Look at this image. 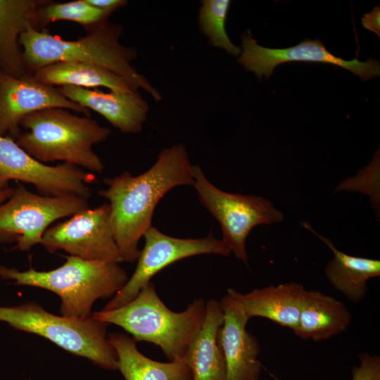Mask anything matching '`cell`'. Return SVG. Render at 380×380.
Here are the masks:
<instances>
[{
  "mask_svg": "<svg viewBox=\"0 0 380 380\" xmlns=\"http://www.w3.org/2000/svg\"><path fill=\"white\" fill-rule=\"evenodd\" d=\"M108 18L103 11L91 6L85 0L64 3L47 1L37 11L39 30L50 23L59 20L73 21L88 28Z\"/></svg>",
  "mask_w": 380,
  "mask_h": 380,
  "instance_id": "603a6c76",
  "label": "cell"
},
{
  "mask_svg": "<svg viewBox=\"0 0 380 380\" xmlns=\"http://www.w3.org/2000/svg\"><path fill=\"white\" fill-rule=\"evenodd\" d=\"M223 322L221 303L208 300L201 328L184 357L191 370L192 380H225V362L217 341Z\"/></svg>",
  "mask_w": 380,
  "mask_h": 380,
  "instance_id": "ac0fdd59",
  "label": "cell"
},
{
  "mask_svg": "<svg viewBox=\"0 0 380 380\" xmlns=\"http://www.w3.org/2000/svg\"><path fill=\"white\" fill-rule=\"evenodd\" d=\"M194 185L201 204L220 224L222 239L235 256L248 265L246 241L256 226L283 220L282 212L267 199L227 193L213 185L198 165H193Z\"/></svg>",
  "mask_w": 380,
  "mask_h": 380,
  "instance_id": "52a82bcc",
  "label": "cell"
},
{
  "mask_svg": "<svg viewBox=\"0 0 380 380\" xmlns=\"http://www.w3.org/2000/svg\"><path fill=\"white\" fill-rule=\"evenodd\" d=\"M13 189L7 188L4 190L0 191V205L6 201L12 194Z\"/></svg>",
  "mask_w": 380,
  "mask_h": 380,
  "instance_id": "83f0119b",
  "label": "cell"
},
{
  "mask_svg": "<svg viewBox=\"0 0 380 380\" xmlns=\"http://www.w3.org/2000/svg\"><path fill=\"white\" fill-rule=\"evenodd\" d=\"M11 180L31 184L43 196L76 195L87 198L91 194L87 184L94 182L95 176L66 163L47 165L11 137L0 135V191L8 188Z\"/></svg>",
  "mask_w": 380,
  "mask_h": 380,
  "instance_id": "30bf717a",
  "label": "cell"
},
{
  "mask_svg": "<svg viewBox=\"0 0 380 380\" xmlns=\"http://www.w3.org/2000/svg\"><path fill=\"white\" fill-rule=\"evenodd\" d=\"M361 21L365 28L380 36V8L379 6H375L369 13L365 14Z\"/></svg>",
  "mask_w": 380,
  "mask_h": 380,
  "instance_id": "4316f807",
  "label": "cell"
},
{
  "mask_svg": "<svg viewBox=\"0 0 380 380\" xmlns=\"http://www.w3.org/2000/svg\"><path fill=\"white\" fill-rule=\"evenodd\" d=\"M91 6L103 11L110 16L114 11L127 4L125 0H85Z\"/></svg>",
  "mask_w": 380,
  "mask_h": 380,
  "instance_id": "484cf974",
  "label": "cell"
},
{
  "mask_svg": "<svg viewBox=\"0 0 380 380\" xmlns=\"http://www.w3.org/2000/svg\"><path fill=\"white\" fill-rule=\"evenodd\" d=\"M205 314L203 298L189 303L182 312L169 309L150 281L128 303L115 309L91 314L95 319L122 327L137 342L159 346L169 361L184 360L201 328Z\"/></svg>",
  "mask_w": 380,
  "mask_h": 380,
  "instance_id": "3957f363",
  "label": "cell"
},
{
  "mask_svg": "<svg viewBox=\"0 0 380 380\" xmlns=\"http://www.w3.org/2000/svg\"><path fill=\"white\" fill-rule=\"evenodd\" d=\"M352 321L344 303L318 291L306 290L294 334L313 341L329 339L346 331Z\"/></svg>",
  "mask_w": 380,
  "mask_h": 380,
  "instance_id": "d6986e66",
  "label": "cell"
},
{
  "mask_svg": "<svg viewBox=\"0 0 380 380\" xmlns=\"http://www.w3.org/2000/svg\"><path fill=\"white\" fill-rule=\"evenodd\" d=\"M47 0H0V70L13 77L27 75L20 35L29 26L39 30V8Z\"/></svg>",
  "mask_w": 380,
  "mask_h": 380,
  "instance_id": "e0dca14e",
  "label": "cell"
},
{
  "mask_svg": "<svg viewBox=\"0 0 380 380\" xmlns=\"http://www.w3.org/2000/svg\"><path fill=\"white\" fill-rule=\"evenodd\" d=\"M57 89L68 99L101 115L123 133L140 132L149 110L138 90L105 92L70 85Z\"/></svg>",
  "mask_w": 380,
  "mask_h": 380,
  "instance_id": "9a60e30c",
  "label": "cell"
},
{
  "mask_svg": "<svg viewBox=\"0 0 380 380\" xmlns=\"http://www.w3.org/2000/svg\"><path fill=\"white\" fill-rule=\"evenodd\" d=\"M193 165L182 144L165 148L146 172L132 176L125 172L103 179L107 186L98 191L109 201L114 238L123 262H134L138 243L151 226L154 210L165 194L181 185H194Z\"/></svg>",
  "mask_w": 380,
  "mask_h": 380,
  "instance_id": "6da1fadb",
  "label": "cell"
},
{
  "mask_svg": "<svg viewBox=\"0 0 380 380\" xmlns=\"http://www.w3.org/2000/svg\"><path fill=\"white\" fill-rule=\"evenodd\" d=\"M220 303L224 322L217 341L225 362V380H259L262 369L260 348L256 338L246 329L250 318L227 294Z\"/></svg>",
  "mask_w": 380,
  "mask_h": 380,
  "instance_id": "5bb4252c",
  "label": "cell"
},
{
  "mask_svg": "<svg viewBox=\"0 0 380 380\" xmlns=\"http://www.w3.org/2000/svg\"><path fill=\"white\" fill-rule=\"evenodd\" d=\"M241 48L238 62L260 79L262 76L269 77L277 66L291 61L334 65L350 70L362 81L380 75V65L377 60L369 59L366 62H361L357 58L343 60L329 52L319 39H306L285 49H271L259 45L248 30L241 36Z\"/></svg>",
  "mask_w": 380,
  "mask_h": 380,
  "instance_id": "7c38bea8",
  "label": "cell"
},
{
  "mask_svg": "<svg viewBox=\"0 0 380 380\" xmlns=\"http://www.w3.org/2000/svg\"><path fill=\"white\" fill-rule=\"evenodd\" d=\"M231 1L229 0H203L199 10L198 23L201 32L210 44L221 48L232 56H237L241 49L229 38L225 23Z\"/></svg>",
  "mask_w": 380,
  "mask_h": 380,
  "instance_id": "cb8c5ba5",
  "label": "cell"
},
{
  "mask_svg": "<svg viewBox=\"0 0 380 380\" xmlns=\"http://www.w3.org/2000/svg\"><path fill=\"white\" fill-rule=\"evenodd\" d=\"M51 108L89 115V110L68 99L57 88L41 83L32 75L18 78L0 70V135L15 139L24 117Z\"/></svg>",
  "mask_w": 380,
  "mask_h": 380,
  "instance_id": "4fadbf2b",
  "label": "cell"
},
{
  "mask_svg": "<svg viewBox=\"0 0 380 380\" xmlns=\"http://www.w3.org/2000/svg\"><path fill=\"white\" fill-rule=\"evenodd\" d=\"M0 322L42 336L101 368L117 369L116 353L106 336L108 324L92 316L85 319L58 316L29 302L17 306H0Z\"/></svg>",
  "mask_w": 380,
  "mask_h": 380,
  "instance_id": "8992f818",
  "label": "cell"
},
{
  "mask_svg": "<svg viewBox=\"0 0 380 380\" xmlns=\"http://www.w3.org/2000/svg\"><path fill=\"white\" fill-rule=\"evenodd\" d=\"M40 244L51 253L63 250L87 260L123 262L114 238L110 206L107 203L81 211L48 228Z\"/></svg>",
  "mask_w": 380,
  "mask_h": 380,
  "instance_id": "8fae6325",
  "label": "cell"
},
{
  "mask_svg": "<svg viewBox=\"0 0 380 380\" xmlns=\"http://www.w3.org/2000/svg\"><path fill=\"white\" fill-rule=\"evenodd\" d=\"M88 208L87 198L39 195L18 184L0 205V243L15 242L17 248L27 251L41 243L53 222Z\"/></svg>",
  "mask_w": 380,
  "mask_h": 380,
  "instance_id": "ba28073f",
  "label": "cell"
},
{
  "mask_svg": "<svg viewBox=\"0 0 380 380\" xmlns=\"http://www.w3.org/2000/svg\"><path fill=\"white\" fill-rule=\"evenodd\" d=\"M108 19L87 28V34L77 40L63 39L29 26L19 39L27 75L57 62L89 63L122 76L135 89H141L155 101H160L158 90L132 65L137 58L135 49L120 44L122 26Z\"/></svg>",
  "mask_w": 380,
  "mask_h": 380,
  "instance_id": "7a4b0ae2",
  "label": "cell"
},
{
  "mask_svg": "<svg viewBox=\"0 0 380 380\" xmlns=\"http://www.w3.org/2000/svg\"><path fill=\"white\" fill-rule=\"evenodd\" d=\"M0 278L11 280L15 285L55 293L61 299V315L76 319L91 317L95 301L114 296L129 279L118 263L87 260L71 255L61 267L49 271L32 267L19 271L0 265Z\"/></svg>",
  "mask_w": 380,
  "mask_h": 380,
  "instance_id": "5b68a950",
  "label": "cell"
},
{
  "mask_svg": "<svg viewBox=\"0 0 380 380\" xmlns=\"http://www.w3.org/2000/svg\"><path fill=\"white\" fill-rule=\"evenodd\" d=\"M46 85L75 86L86 89L106 87L111 91L138 90L124 77L104 68L79 62H57L44 66L32 75Z\"/></svg>",
  "mask_w": 380,
  "mask_h": 380,
  "instance_id": "7402d4cb",
  "label": "cell"
},
{
  "mask_svg": "<svg viewBox=\"0 0 380 380\" xmlns=\"http://www.w3.org/2000/svg\"><path fill=\"white\" fill-rule=\"evenodd\" d=\"M117 357V369L125 380H192L190 369L184 360L158 362L143 355L137 341L121 333L108 336Z\"/></svg>",
  "mask_w": 380,
  "mask_h": 380,
  "instance_id": "44dd1931",
  "label": "cell"
},
{
  "mask_svg": "<svg viewBox=\"0 0 380 380\" xmlns=\"http://www.w3.org/2000/svg\"><path fill=\"white\" fill-rule=\"evenodd\" d=\"M301 224L319 237L334 254L325 267L331 286L354 303L363 300L368 291V280L380 276V261L348 255L338 250L331 240L315 232L308 223Z\"/></svg>",
  "mask_w": 380,
  "mask_h": 380,
  "instance_id": "ffe728a7",
  "label": "cell"
},
{
  "mask_svg": "<svg viewBox=\"0 0 380 380\" xmlns=\"http://www.w3.org/2000/svg\"><path fill=\"white\" fill-rule=\"evenodd\" d=\"M20 127L27 131L19 134L16 144L37 160H62L94 172L103 170L104 165L92 146L105 141L110 129L88 116L51 108L26 115Z\"/></svg>",
  "mask_w": 380,
  "mask_h": 380,
  "instance_id": "277c9868",
  "label": "cell"
},
{
  "mask_svg": "<svg viewBox=\"0 0 380 380\" xmlns=\"http://www.w3.org/2000/svg\"><path fill=\"white\" fill-rule=\"evenodd\" d=\"M360 364L352 368L351 380H380V356L377 354L362 353Z\"/></svg>",
  "mask_w": 380,
  "mask_h": 380,
  "instance_id": "d4e9b609",
  "label": "cell"
},
{
  "mask_svg": "<svg viewBox=\"0 0 380 380\" xmlns=\"http://www.w3.org/2000/svg\"><path fill=\"white\" fill-rule=\"evenodd\" d=\"M143 237L144 246L140 251L134 273L103 310H113L128 303L155 274L179 260L202 254L228 256L232 253L222 239L212 234L204 238L181 239L166 235L151 225Z\"/></svg>",
  "mask_w": 380,
  "mask_h": 380,
  "instance_id": "9c48e42d",
  "label": "cell"
},
{
  "mask_svg": "<svg viewBox=\"0 0 380 380\" xmlns=\"http://www.w3.org/2000/svg\"><path fill=\"white\" fill-rule=\"evenodd\" d=\"M305 291L303 284L289 282L255 289L246 293L229 288L227 294L239 303L250 319L264 317L293 331Z\"/></svg>",
  "mask_w": 380,
  "mask_h": 380,
  "instance_id": "2e32d148",
  "label": "cell"
}]
</instances>
